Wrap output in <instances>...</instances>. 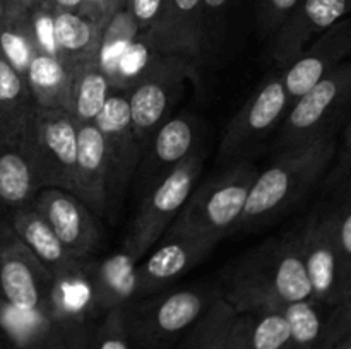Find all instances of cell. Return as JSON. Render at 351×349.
Listing matches in <instances>:
<instances>
[{
  "instance_id": "7402d4cb",
  "label": "cell",
  "mask_w": 351,
  "mask_h": 349,
  "mask_svg": "<svg viewBox=\"0 0 351 349\" xmlns=\"http://www.w3.org/2000/svg\"><path fill=\"white\" fill-rule=\"evenodd\" d=\"M26 129L0 130V211L24 207L41 190L24 139Z\"/></svg>"
},
{
  "instance_id": "7dc6e473",
  "label": "cell",
  "mask_w": 351,
  "mask_h": 349,
  "mask_svg": "<svg viewBox=\"0 0 351 349\" xmlns=\"http://www.w3.org/2000/svg\"><path fill=\"white\" fill-rule=\"evenodd\" d=\"M36 2H45V0H34V2H33V3H36Z\"/></svg>"
},
{
  "instance_id": "d6a6232c",
  "label": "cell",
  "mask_w": 351,
  "mask_h": 349,
  "mask_svg": "<svg viewBox=\"0 0 351 349\" xmlns=\"http://www.w3.org/2000/svg\"><path fill=\"white\" fill-rule=\"evenodd\" d=\"M89 349H134L123 325L122 308L106 311L98 324H93Z\"/></svg>"
},
{
  "instance_id": "836d02e7",
  "label": "cell",
  "mask_w": 351,
  "mask_h": 349,
  "mask_svg": "<svg viewBox=\"0 0 351 349\" xmlns=\"http://www.w3.org/2000/svg\"><path fill=\"white\" fill-rule=\"evenodd\" d=\"M93 324L57 322L53 331L29 349H89Z\"/></svg>"
},
{
  "instance_id": "44dd1931",
  "label": "cell",
  "mask_w": 351,
  "mask_h": 349,
  "mask_svg": "<svg viewBox=\"0 0 351 349\" xmlns=\"http://www.w3.org/2000/svg\"><path fill=\"white\" fill-rule=\"evenodd\" d=\"M202 0H168L160 24L146 38L156 53L199 57L204 43Z\"/></svg>"
},
{
  "instance_id": "7a4b0ae2",
  "label": "cell",
  "mask_w": 351,
  "mask_h": 349,
  "mask_svg": "<svg viewBox=\"0 0 351 349\" xmlns=\"http://www.w3.org/2000/svg\"><path fill=\"white\" fill-rule=\"evenodd\" d=\"M338 146V135H331L280 149L269 166L257 173L235 231L266 224L293 209L324 178Z\"/></svg>"
},
{
  "instance_id": "d4e9b609",
  "label": "cell",
  "mask_w": 351,
  "mask_h": 349,
  "mask_svg": "<svg viewBox=\"0 0 351 349\" xmlns=\"http://www.w3.org/2000/svg\"><path fill=\"white\" fill-rule=\"evenodd\" d=\"M112 91V82L98 57L74 65L71 68L69 113L77 123H95Z\"/></svg>"
},
{
  "instance_id": "7bdbcfd3",
  "label": "cell",
  "mask_w": 351,
  "mask_h": 349,
  "mask_svg": "<svg viewBox=\"0 0 351 349\" xmlns=\"http://www.w3.org/2000/svg\"><path fill=\"white\" fill-rule=\"evenodd\" d=\"M127 0H108V9H110V16H112L115 10L122 9V7H125Z\"/></svg>"
},
{
  "instance_id": "7c38bea8",
  "label": "cell",
  "mask_w": 351,
  "mask_h": 349,
  "mask_svg": "<svg viewBox=\"0 0 351 349\" xmlns=\"http://www.w3.org/2000/svg\"><path fill=\"white\" fill-rule=\"evenodd\" d=\"M31 204L47 219L64 248L74 259H89L99 246L101 231L96 216L72 192L41 188Z\"/></svg>"
},
{
  "instance_id": "ab89813d",
  "label": "cell",
  "mask_w": 351,
  "mask_h": 349,
  "mask_svg": "<svg viewBox=\"0 0 351 349\" xmlns=\"http://www.w3.org/2000/svg\"><path fill=\"white\" fill-rule=\"evenodd\" d=\"M12 229H10L9 222H7L5 218H0V250L3 248V245H5L7 242L10 240V236H12Z\"/></svg>"
},
{
  "instance_id": "30bf717a",
  "label": "cell",
  "mask_w": 351,
  "mask_h": 349,
  "mask_svg": "<svg viewBox=\"0 0 351 349\" xmlns=\"http://www.w3.org/2000/svg\"><path fill=\"white\" fill-rule=\"evenodd\" d=\"M300 246L314 300L326 308L351 300V276L339 262L326 204L319 205L300 229Z\"/></svg>"
},
{
  "instance_id": "ba28073f",
  "label": "cell",
  "mask_w": 351,
  "mask_h": 349,
  "mask_svg": "<svg viewBox=\"0 0 351 349\" xmlns=\"http://www.w3.org/2000/svg\"><path fill=\"white\" fill-rule=\"evenodd\" d=\"M79 123L65 109H36L24 139L40 188L74 194Z\"/></svg>"
},
{
  "instance_id": "60d3db41",
  "label": "cell",
  "mask_w": 351,
  "mask_h": 349,
  "mask_svg": "<svg viewBox=\"0 0 351 349\" xmlns=\"http://www.w3.org/2000/svg\"><path fill=\"white\" fill-rule=\"evenodd\" d=\"M228 0H202V7L208 10H218L221 9Z\"/></svg>"
},
{
  "instance_id": "d590c367",
  "label": "cell",
  "mask_w": 351,
  "mask_h": 349,
  "mask_svg": "<svg viewBox=\"0 0 351 349\" xmlns=\"http://www.w3.org/2000/svg\"><path fill=\"white\" fill-rule=\"evenodd\" d=\"M300 0H264L259 26L263 33H274L281 21L295 9Z\"/></svg>"
},
{
  "instance_id": "3957f363",
  "label": "cell",
  "mask_w": 351,
  "mask_h": 349,
  "mask_svg": "<svg viewBox=\"0 0 351 349\" xmlns=\"http://www.w3.org/2000/svg\"><path fill=\"white\" fill-rule=\"evenodd\" d=\"M257 173L256 164L245 157L230 163L225 171L192 190L163 240L215 238L221 242L235 231Z\"/></svg>"
},
{
  "instance_id": "4316f807",
  "label": "cell",
  "mask_w": 351,
  "mask_h": 349,
  "mask_svg": "<svg viewBox=\"0 0 351 349\" xmlns=\"http://www.w3.org/2000/svg\"><path fill=\"white\" fill-rule=\"evenodd\" d=\"M40 50L31 29L27 7L14 5L0 23V53L24 75L31 58Z\"/></svg>"
},
{
  "instance_id": "cb8c5ba5",
  "label": "cell",
  "mask_w": 351,
  "mask_h": 349,
  "mask_svg": "<svg viewBox=\"0 0 351 349\" xmlns=\"http://www.w3.org/2000/svg\"><path fill=\"white\" fill-rule=\"evenodd\" d=\"M24 79L38 108L69 112L71 68L65 67L57 55L38 50L24 72Z\"/></svg>"
},
{
  "instance_id": "9c48e42d",
  "label": "cell",
  "mask_w": 351,
  "mask_h": 349,
  "mask_svg": "<svg viewBox=\"0 0 351 349\" xmlns=\"http://www.w3.org/2000/svg\"><path fill=\"white\" fill-rule=\"evenodd\" d=\"M288 108L290 99L283 77H267L226 125L216 161L219 164H230L242 159L247 151L252 149L281 123Z\"/></svg>"
},
{
  "instance_id": "8d00e7d4",
  "label": "cell",
  "mask_w": 351,
  "mask_h": 349,
  "mask_svg": "<svg viewBox=\"0 0 351 349\" xmlns=\"http://www.w3.org/2000/svg\"><path fill=\"white\" fill-rule=\"evenodd\" d=\"M250 331H252V315L237 313L230 327L228 341L225 349H252L250 346Z\"/></svg>"
},
{
  "instance_id": "9a60e30c",
  "label": "cell",
  "mask_w": 351,
  "mask_h": 349,
  "mask_svg": "<svg viewBox=\"0 0 351 349\" xmlns=\"http://www.w3.org/2000/svg\"><path fill=\"white\" fill-rule=\"evenodd\" d=\"M351 51V23L341 19L319 34L287 68H283V84L290 105L345 62Z\"/></svg>"
},
{
  "instance_id": "484cf974",
  "label": "cell",
  "mask_w": 351,
  "mask_h": 349,
  "mask_svg": "<svg viewBox=\"0 0 351 349\" xmlns=\"http://www.w3.org/2000/svg\"><path fill=\"white\" fill-rule=\"evenodd\" d=\"M36 109L24 75L0 53V130L23 132Z\"/></svg>"
},
{
  "instance_id": "6da1fadb",
  "label": "cell",
  "mask_w": 351,
  "mask_h": 349,
  "mask_svg": "<svg viewBox=\"0 0 351 349\" xmlns=\"http://www.w3.org/2000/svg\"><path fill=\"white\" fill-rule=\"evenodd\" d=\"M221 298L237 313L285 310L314 300L300 246V229L274 236L240 255L221 272Z\"/></svg>"
},
{
  "instance_id": "1f68e13d",
  "label": "cell",
  "mask_w": 351,
  "mask_h": 349,
  "mask_svg": "<svg viewBox=\"0 0 351 349\" xmlns=\"http://www.w3.org/2000/svg\"><path fill=\"white\" fill-rule=\"evenodd\" d=\"M288 320L283 310H267L252 315V349H287Z\"/></svg>"
},
{
  "instance_id": "b9f144b4",
  "label": "cell",
  "mask_w": 351,
  "mask_h": 349,
  "mask_svg": "<svg viewBox=\"0 0 351 349\" xmlns=\"http://www.w3.org/2000/svg\"><path fill=\"white\" fill-rule=\"evenodd\" d=\"M14 5H16V3H14L12 0H0V23H2L3 17L9 14V10L12 9Z\"/></svg>"
},
{
  "instance_id": "bcb514c9",
  "label": "cell",
  "mask_w": 351,
  "mask_h": 349,
  "mask_svg": "<svg viewBox=\"0 0 351 349\" xmlns=\"http://www.w3.org/2000/svg\"><path fill=\"white\" fill-rule=\"evenodd\" d=\"M0 349H10V348H9V346L5 344V342H3V341H0Z\"/></svg>"
},
{
  "instance_id": "603a6c76",
  "label": "cell",
  "mask_w": 351,
  "mask_h": 349,
  "mask_svg": "<svg viewBox=\"0 0 351 349\" xmlns=\"http://www.w3.org/2000/svg\"><path fill=\"white\" fill-rule=\"evenodd\" d=\"M101 26L82 10L53 9L55 55L65 67L98 57Z\"/></svg>"
},
{
  "instance_id": "f1b7e54d",
  "label": "cell",
  "mask_w": 351,
  "mask_h": 349,
  "mask_svg": "<svg viewBox=\"0 0 351 349\" xmlns=\"http://www.w3.org/2000/svg\"><path fill=\"white\" fill-rule=\"evenodd\" d=\"M326 311L315 300L288 305L283 310L288 320L287 349H322Z\"/></svg>"
},
{
  "instance_id": "8992f818",
  "label": "cell",
  "mask_w": 351,
  "mask_h": 349,
  "mask_svg": "<svg viewBox=\"0 0 351 349\" xmlns=\"http://www.w3.org/2000/svg\"><path fill=\"white\" fill-rule=\"evenodd\" d=\"M204 159L195 151L141 197V205L123 240L122 252L137 262L165 235L195 188Z\"/></svg>"
},
{
  "instance_id": "8fae6325",
  "label": "cell",
  "mask_w": 351,
  "mask_h": 349,
  "mask_svg": "<svg viewBox=\"0 0 351 349\" xmlns=\"http://www.w3.org/2000/svg\"><path fill=\"white\" fill-rule=\"evenodd\" d=\"M175 64L177 62L163 65L160 60L149 64L151 67L144 68L130 84V92L127 94L130 123L143 153L154 132L170 118L171 108L184 91L185 70L173 67Z\"/></svg>"
},
{
  "instance_id": "5bb4252c",
  "label": "cell",
  "mask_w": 351,
  "mask_h": 349,
  "mask_svg": "<svg viewBox=\"0 0 351 349\" xmlns=\"http://www.w3.org/2000/svg\"><path fill=\"white\" fill-rule=\"evenodd\" d=\"M348 12V0H300L281 21L271 43V58L287 68L319 34L328 31Z\"/></svg>"
},
{
  "instance_id": "5b68a950",
  "label": "cell",
  "mask_w": 351,
  "mask_h": 349,
  "mask_svg": "<svg viewBox=\"0 0 351 349\" xmlns=\"http://www.w3.org/2000/svg\"><path fill=\"white\" fill-rule=\"evenodd\" d=\"M350 105L351 64L345 60L291 103L280 123L276 147L339 135L341 125L350 122Z\"/></svg>"
},
{
  "instance_id": "f546056e",
  "label": "cell",
  "mask_w": 351,
  "mask_h": 349,
  "mask_svg": "<svg viewBox=\"0 0 351 349\" xmlns=\"http://www.w3.org/2000/svg\"><path fill=\"white\" fill-rule=\"evenodd\" d=\"M57 322L31 315L0 300V341L10 349H29L43 341Z\"/></svg>"
},
{
  "instance_id": "ffe728a7",
  "label": "cell",
  "mask_w": 351,
  "mask_h": 349,
  "mask_svg": "<svg viewBox=\"0 0 351 349\" xmlns=\"http://www.w3.org/2000/svg\"><path fill=\"white\" fill-rule=\"evenodd\" d=\"M7 222H9L14 235L29 248V252L58 281H69L79 277L82 260L74 259L64 248V245L57 238L53 229L50 228L47 219L36 211L33 204L10 211Z\"/></svg>"
},
{
  "instance_id": "2e32d148",
  "label": "cell",
  "mask_w": 351,
  "mask_h": 349,
  "mask_svg": "<svg viewBox=\"0 0 351 349\" xmlns=\"http://www.w3.org/2000/svg\"><path fill=\"white\" fill-rule=\"evenodd\" d=\"M197 125L189 115L168 118L147 142L136 168V192L143 197L177 164L195 153Z\"/></svg>"
},
{
  "instance_id": "ee69618b",
  "label": "cell",
  "mask_w": 351,
  "mask_h": 349,
  "mask_svg": "<svg viewBox=\"0 0 351 349\" xmlns=\"http://www.w3.org/2000/svg\"><path fill=\"white\" fill-rule=\"evenodd\" d=\"M329 349H351V339H346V341L339 342V344H335Z\"/></svg>"
},
{
  "instance_id": "f6af8a7d",
  "label": "cell",
  "mask_w": 351,
  "mask_h": 349,
  "mask_svg": "<svg viewBox=\"0 0 351 349\" xmlns=\"http://www.w3.org/2000/svg\"><path fill=\"white\" fill-rule=\"evenodd\" d=\"M14 3H17V5H23V7H29L31 3L34 2V0H12Z\"/></svg>"
},
{
  "instance_id": "e575fe53",
  "label": "cell",
  "mask_w": 351,
  "mask_h": 349,
  "mask_svg": "<svg viewBox=\"0 0 351 349\" xmlns=\"http://www.w3.org/2000/svg\"><path fill=\"white\" fill-rule=\"evenodd\" d=\"M168 0H127L125 7L139 27V33H147L160 24Z\"/></svg>"
},
{
  "instance_id": "4fadbf2b",
  "label": "cell",
  "mask_w": 351,
  "mask_h": 349,
  "mask_svg": "<svg viewBox=\"0 0 351 349\" xmlns=\"http://www.w3.org/2000/svg\"><path fill=\"white\" fill-rule=\"evenodd\" d=\"M105 139L110 161V204L125 192L143 156V147L134 135L127 94L113 89L95 120Z\"/></svg>"
},
{
  "instance_id": "e0dca14e",
  "label": "cell",
  "mask_w": 351,
  "mask_h": 349,
  "mask_svg": "<svg viewBox=\"0 0 351 349\" xmlns=\"http://www.w3.org/2000/svg\"><path fill=\"white\" fill-rule=\"evenodd\" d=\"M215 238H170L136 266V298L149 296L201 263L218 245Z\"/></svg>"
},
{
  "instance_id": "4dcf8cb0",
  "label": "cell",
  "mask_w": 351,
  "mask_h": 349,
  "mask_svg": "<svg viewBox=\"0 0 351 349\" xmlns=\"http://www.w3.org/2000/svg\"><path fill=\"white\" fill-rule=\"evenodd\" d=\"M139 27L134 23L132 16L127 7L115 10L106 19L101 27V38H99L98 60L105 72L115 65L120 55L132 44V41L139 36Z\"/></svg>"
},
{
  "instance_id": "83f0119b",
  "label": "cell",
  "mask_w": 351,
  "mask_h": 349,
  "mask_svg": "<svg viewBox=\"0 0 351 349\" xmlns=\"http://www.w3.org/2000/svg\"><path fill=\"white\" fill-rule=\"evenodd\" d=\"M235 315L237 311L218 296L173 349H225Z\"/></svg>"
},
{
  "instance_id": "52a82bcc",
  "label": "cell",
  "mask_w": 351,
  "mask_h": 349,
  "mask_svg": "<svg viewBox=\"0 0 351 349\" xmlns=\"http://www.w3.org/2000/svg\"><path fill=\"white\" fill-rule=\"evenodd\" d=\"M64 281H58L26 245L10 236L0 250V300L31 315L62 322Z\"/></svg>"
},
{
  "instance_id": "d6986e66",
  "label": "cell",
  "mask_w": 351,
  "mask_h": 349,
  "mask_svg": "<svg viewBox=\"0 0 351 349\" xmlns=\"http://www.w3.org/2000/svg\"><path fill=\"white\" fill-rule=\"evenodd\" d=\"M136 266L123 252L105 260H82L81 279L89 296L95 317L123 308L136 300Z\"/></svg>"
},
{
  "instance_id": "277c9868",
  "label": "cell",
  "mask_w": 351,
  "mask_h": 349,
  "mask_svg": "<svg viewBox=\"0 0 351 349\" xmlns=\"http://www.w3.org/2000/svg\"><path fill=\"white\" fill-rule=\"evenodd\" d=\"M218 296V283H202L136 298L122 308L130 344L134 349H173Z\"/></svg>"
},
{
  "instance_id": "f35d334b",
  "label": "cell",
  "mask_w": 351,
  "mask_h": 349,
  "mask_svg": "<svg viewBox=\"0 0 351 349\" xmlns=\"http://www.w3.org/2000/svg\"><path fill=\"white\" fill-rule=\"evenodd\" d=\"M51 9L57 10H82L84 12L86 0H45Z\"/></svg>"
},
{
  "instance_id": "74e56055",
  "label": "cell",
  "mask_w": 351,
  "mask_h": 349,
  "mask_svg": "<svg viewBox=\"0 0 351 349\" xmlns=\"http://www.w3.org/2000/svg\"><path fill=\"white\" fill-rule=\"evenodd\" d=\"M84 12L103 27V24H105L106 19L110 17L108 0H86Z\"/></svg>"
},
{
  "instance_id": "ac0fdd59",
  "label": "cell",
  "mask_w": 351,
  "mask_h": 349,
  "mask_svg": "<svg viewBox=\"0 0 351 349\" xmlns=\"http://www.w3.org/2000/svg\"><path fill=\"white\" fill-rule=\"evenodd\" d=\"M74 195L95 216H103L110 205V161L105 139L95 123H79Z\"/></svg>"
}]
</instances>
